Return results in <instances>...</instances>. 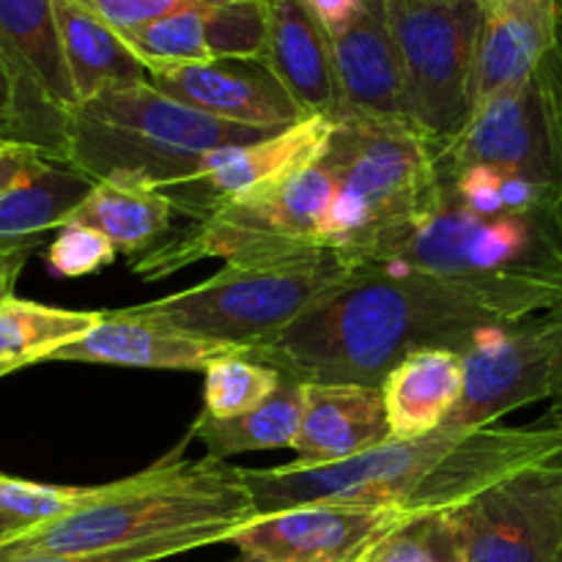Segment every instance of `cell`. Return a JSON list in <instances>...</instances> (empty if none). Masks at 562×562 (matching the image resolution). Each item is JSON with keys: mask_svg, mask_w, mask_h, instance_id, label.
<instances>
[{"mask_svg": "<svg viewBox=\"0 0 562 562\" xmlns=\"http://www.w3.org/2000/svg\"><path fill=\"white\" fill-rule=\"evenodd\" d=\"M203 415L239 417L258 409L283 384V373L247 355H228L206 368Z\"/></svg>", "mask_w": 562, "mask_h": 562, "instance_id": "cell-29", "label": "cell"}, {"mask_svg": "<svg viewBox=\"0 0 562 562\" xmlns=\"http://www.w3.org/2000/svg\"><path fill=\"white\" fill-rule=\"evenodd\" d=\"M31 250L33 247H20V250H11L5 252V256H0V302L14 296V283L16 278H20L22 269H25Z\"/></svg>", "mask_w": 562, "mask_h": 562, "instance_id": "cell-39", "label": "cell"}, {"mask_svg": "<svg viewBox=\"0 0 562 562\" xmlns=\"http://www.w3.org/2000/svg\"><path fill=\"white\" fill-rule=\"evenodd\" d=\"M333 195V176L318 159L278 184L247 192L192 220L173 239L135 256L130 269L143 280H162L206 258L236 263L327 250L324 225Z\"/></svg>", "mask_w": 562, "mask_h": 562, "instance_id": "cell-8", "label": "cell"}, {"mask_svg": "<svg viewBox=\"0 0 562 562\" xmlns=\"http://www.w3.org/2000/svg\"><path fill=\"white\" fill-rule=\"evenodd\" d=\"M0 135L16 140V88L3 53H0Z\"/></svg>", "mask_w": 562, "mask_h": 562, "instance_id": "cell-38", "label": "cell"}, {"mask_svg": "<svg viewBox=\"0 0 562 562\" xmlns=\"http://www.w3.org/2000/svg\"><path fill=\"white\" fill-rule=\"evenodd\" d=\"M97 181L69 165L53 162L36 179L0 195V245L36 247L42 234L69 223Z\"/></svg>", "mask_w": 562, "mask_h": 562, "instance_id": "cell-26", "label": "cell"}, {"mask_svg": "<svg viewBox=\"0 0 562 562\" xmlns=\"http://www.w3.org/2000/svg\"><path fill=\"white\" fill-rule=\"evenodd\" d=\"M562 456V426H488L439 431L420 439H390L368 453L327 467L241 470L256 516L300 505H379L409 516L439 514L470 503L525 467Z\"/></svg>", "mask_w": 562, "mask_h": 562, "instance_id": "cell-2", "label": "cell"}, {"mask_svg": "<svg viewBox=\"0 0 562 562\" xmlns=\"http://www.w3.org/2000/svg\"><path fill=\"white\" fill-rule=\"evenodd\" d=\"M104 311H64L9 296L0 302V376L47 362L58 349L97 327Z\"/></svg>", "mask_w": 562, "mask_h": 562, "instance_id": "cell-27", "label": "cell"}, {"mask_svg": "<svg viewBox=\"0 0 562 562\" xmlns=\"http://www.w3.org/2000/svg\"><path fill=\"white\" fill-rule=\"evenodd\" d=\"M453 516L464 562H554L562 547V456L514 472Z\"/></svg>", "mask_w": 562, "mask_h": 562, "instance_id": "cell-13", "label": "cell"}, {"mask_svg": "<svg viewBox=\"0 0 562 562\" xmlns=\"http://www.w3.org/2000/svg\"><path fill=\"white\" fill-rule=\"evenodd\" d=\"M305 3L311 5L313 16L322 22L324 31L338 33L357 20L366 0H305Z\"/></svg>", "mask_w": 562, "mask_h": 562, "instance_id": "cell-37", "label": "cell"}, {"mask_svg": "<svg viewBox=\"0 0 562 562\" xmlns=\"http://www.w3.org/2000/svg\"><path fill=\"white\" fill-rule=\"evenodd\" d=\"M119 250L97 228L80 223L60 225L53 245L47 247V267L58 278H86L115 261Z\"/></svg>", "mask_w": 562, "mask_h": 562, "instance_id": "cell-34", "label": "cell"}, {"mask_svg": "<svg viewBox=\"0 0 562 562\" xmlns=\"http://www.w3.org/2000/svg\"><path fill=\"white\" fill-rule=\"evenodd\" d=\"M0 53L16 88V140L66 165L69 124L80 99L53 0H0Z\"/></svg>", "mask_w": 562, "mask_h": 562, "instance_id": "cell-11", "label": "cell"}, {"mask_svg": "<svg viewBox=\"0 0 562 562\" xmlns=\"http://www.w3.org/2000/svg\"><path fill=\"white\" fill-rule=\"evenodd\" d=\"M406 519V510L379 505H300L256 516L231 543L258 562H349Z\"/></svg>", "mask_w": 562, "mask_h": 562, "instance_id": "cell-14", "label": "cell"}, {"mask_svg": "<svg viewBox=\"0 0 562 562\" xmlns=\"http://www.w3.org/2000/svg\"><path fill=\"white\" fill-rule=\"evenodd\" d=\"M228 562H258V560H250V558H245V554H241L239 560H228Z\"/></svg>", "mask_w": 562, "mask_h": 562, "instance_id": "cell-44", "label": "cell"}, {"mask_svg": "<svg viewBox=\"0 0 562 562\" xmlns=\"http://www.w3.org/2000/svg\"><path fill=\"white\" fill-rule=\"evenodd\" d=\"M22 245H0V256H5V252H11V250H20Z\"/></svg>", "mask_w": 562, "mask_h": 562, "instance_id": "cell-42", "label": "cell"}, {"mask_svg": "<svg viewBox=\"0 0 562 562\" xmlns=\"http://www.w3.org/2000/svg\"><path fill=\"white\" fill-rule=\"evenodd\" d=\"M173 214V203L157 184L140 176H110L93 184L69 223L97 228L115 250L135 258L168 236Z\"/></svg>", "mask_w": 562, "mask_h": 562, "instance_id": "cell-23", "label": "cell"}, {"mask_svg": "<svg viewBox=\"0 0 562 562\" xmlns=\"http://www.w3.org/2000/svg\"><path fill=\"white\" fill-rule=\"evenodd\" d=\"M554 562H562V547H560V552H558V560H554Z\"/></svg>", "mask_w": 562, "mask_h": 562, "instance_id": "cell-45", "label": "cell"}, {"mask_svg": "<svg viewBox=\"0 0 562 562\" xmlns=\"http://www.w3.org/2000/svg\"><path fill=\"white\" fill-rule=\"evenodd\" d=\"M269 42L263 64L305 115L344 119L333 47L305 0H267Z\"/></svg>", "mask_w": 562, "mask_h": 562, "instance_id": "cell-21", "label": "cell"}, {"mask_svg": "<svg viewBox=\"0 0 562 562\" xmlns=\"http://www.w3.org/2000/svg\"><path fill=\"white\" fill-rule=\"evenodd\" d=\"M412 124L442 151L475 110L486 0H387Z\"/></svg>", "mask_w": 562, "mask_h": 562, "instance_id": "cell-9", "label": "cell"}, {"mask_svg": "<svg viewBox=\"0 0 562 562\" xmlns=\"http://www.w3.org/2000/svg\"><path fill=\"white\" fill-rule=\"evenodd\" d=\"M27 530H31V527H27L25 521L14 519V516H9V514H3V510H0V543L11 541V538L22 536V532H27Z\"/></svg>", "mask_w": 562, "mask_h": 562, "instance_id": "cell-40", "label": "cell"}, {"mask_svg": "<svg viewBox=\"0 0 562 562\" xmlns=\"http://www.w3.org/2000/svg\"><path fill=\"white\" fill-rule=\"evenodd\" d=\"M514 324L481 296L417 272L355 269L300 322L247 357L305 384L382 387L387 373L420 349L464 355Z\"/></svg>", "mask_w": 562, "mask_h": 562, "instance_id": "cell-1", "label": "cell"}, {"mask_svg": "<svg viewBox=\"0 0 562 562\" xmlns=\"http://www.w3.org/2000/svg\"><path fill=\"white\" fill-rule=\"evenodd\" d=\"M382 387L305 384V412L291 464L327 467L390 442Z\"/></svg>", "mask_w": 562, "mask_h": 562, "instance_id": "cell-19", "label": "cell"}, {"mask_svg": "<svg viewBox=\"0 0 562 562\" xmlns=\"http://www.w3.org/2000/svg\"><path fill=\"white\" fill-rule=\"evenodd\" d=\"M464 393V357L453 349H420L382 382L390 437L420 439L439 431Z\"/></svg>", "mask_w": 562, "mask_h": 562, "instance_id": "cell-22", "label": "cell"}, {"mask_svg": "<svg viewBox=\"0 0 562 562\" xmlns=\"http://www.w3.org/2000/svg\"><path fill=\"white\" fill-rule=\"evenodd\" d=\"M99 488L102 486H53V483L22 481L0 472V510L25 521L27 527H36L77 510L97 497Z\"/></svg>", "mask_w": 562, "mask_h": 562, "instance_id": "cell-32", "label": "cell"}, {"mask_svg": "<svg viewBox=\"0 0 562 562\" xmlns=\"http://www.w3.org/2000/svg\"><path fill=\"white\" fill-rule=\"evenodd\" d=\"M55 159L47 154L38 151L36 146L27 143L11 140V137L0 135V195L14 187L25 184V181L36 179L44 168H49Z\"/></svg>", "mask_w": 562, "mask_h": 562, "instance_id": "cell-36", "label": "cell"}, {"mask_svg": "<svg viewBox=\"0 0 562 562\" xmlns=\"http://www.w3.org/2000/svg\"><path fill=\"white\" fill-rule=\"evenodd\" d=\"M355 269L428 274L481 296L508 322L543 316L562 305V198L472 212L437 192L417 223L382 241Z\"/></svg>", "mask_w": 562, "mask_h": 562, "instance_id": "cell-3", "label": "cell"}, {"mask_svg": "<svg viewBox=\"0 0 562 562\" xmlns=\"http://www.w3.org/2000/svg\"><path fill=\"white\" fill-rule=\"evenodd\" d=\"M256 505L239 467L201 459L159 461L140 475L104 483L71 514L0 543V562L42 554H91L214 525H247Z\"/></svg>", "mask_w": 562, "mask_h": 562, "instance_id": "cell-4", "label": "cell"}, {"mask_svg": "<svg viewBox=\"0 0 562 562\" xmlns=\"http://www.w3.org/2000/svg\"><path fill=\"white\" fill-rule=\"evenodd\" d=\"M368 549H371V547H368ZM368 549H366V552H362V554H357V558H355V560H349V562H366V554H368Z\"/></svg>", "mask_w": 562, "mask_h": 562, "instance_id": "cell-43", "label": "cell"}, {"mask_svg": "<svg viewBox=\"0 0 562 562\" xmlns=\"http://www.w3.org/2000/svg\"><path fill=\"white\" fill-rule=\"evenodd\" d=\"M439 148L404 121L346 115L335 121L322 165L335 195L324 247L349 269L401 234L437 201Z\"/></svg>", "mask_w": 562, "mask_h": 562, "instance_id": "cell-6", "label": "cell"}, {"mask_svg": "<svg viewBox=\"0 0 562 562\" xmlns=\"http://www.w3.org/2000/svg\"><path fill=\"white\" fill-rule=\"evenodd\" d=\"M93 14L102 16L115 31H135V27L148 25L154 20L176 14L187 9H212V5L225 3V0H82Z\"/></svg>", "mask_w": 562, "mask_h": 562, "instance_id": "cell-35", "label": "cell"}, {"mask_svg": "<svg viewBox=\"0 0 562 562\" xmlns=\"http://www.w3.org/2000/svg\"><path fill=\"white\" fill-rule=\"evenodd\" d=\"M53 9L80 104L108 88L148 80L146 66L137 60L124 36L82 0H53Z\"/></svg>", "mask_w": 562, "mask_h": 562, "instance_id": "cell-24", "label": "cell"}, {"mask_svg": "<svg viewBox=\"0 0 562 562\" xmlns=\"http://www.w3.org/2000/svg\"><path fill=\"white\" fill-rule=\"evenodd\" d=\"M461 357L464 393L442 428H488L514 409L552 401L562 360V324L552 313L505 324Z\"/></svg>", "mask_w": 562, "mask_h": 562, "instance_id": "cell-12", "label": "cell"}, {"mask_svg": "<svg viewBox=\"0 0 562 562\" xmlns=\"http://www.w3.org/2000/svg\"><path fill=\"white\" fill-rule=\"evenodd\" d=\"M327 36L344 119L366 115L412 124L398 49L387 20V0H366L351 25Z\"/></svg>", "mask_w": 562, "mask_h": 562, "instance_id": "cell-17", "label": "cell"}, {"mask_svg": "<svg viewBox=\"0 0 562 562\" xmlns=\"http://www.w3.org/2000/svg\"><path fill=\"white\" fill-rule=\"evenodd\" d=\"M121 36L137 55V60L146 66L148 75L214 60L206 42V11L203 9L176 11L135 31H124Z\"/></svg>", "mask_w": 562, "mask_h": 562, "instance_id": "cell-28", "label": "cell"}, {"mask_svg": "<svg viewBox=\"0 0 562 562\" xmlns=\"http://www.w3.org/2000/svg\"><path fill=\"white\" fill-rule=\"evenodd\" d=\"M562 47V0H486L475 104L530 77Z\"/></svg>", "mask_w": 562, "mask_h": 562, "instance_id": "cell-20", "label": "cell"}, {"mask_svg": "<svg viewBox=\"0 0 562 562\" xmlns=\"http://www.w3.org/2000/svg\"><path fill=\"white\" fill-rule=\"evenodd\" d=\"M267 135L274 130L214 119L143 80L108 88L75 110L66 165L91 181L140 176L168 192L195 179L217 148Z\"/></svg>", "mask_w": 562, "mask_h": 562, "instance_id": "cell-5", "label": "cell"}, {"mask_svg": "<svg viewBox=\"0 0 562 562\" xmlns=\"http://www.w3.org/2000/svg\"><path fill=\"white\" fill-rule=\"evenodd\" d=\"M366 562H464L453 510L409 516L368 549Z\"/></svg>", "mask_w": 562, "mask_h": 562, "instance_id": "cell-30", "label": "cell"}, {"mask_svg": "<svg viewBox=\"0 0 562 562\" xmlns=\"http://www.w3.org/2000/svg\"><path fill=\"white\" fill-rule=\"evenodd\" d=\"M349 274L333 250L236 261L192 289L124 307V313L250 351L300 322Z\"/></svg>", "mask_w": 562, "mask_h": 562, "instance_id": "cell-7", "label": "cell"}, {"mask_svg": "<svg viewBox=\"0 0 562 562\" xmlns=\"http://www.w3.org/2000/svg\"><path fill=\"white\" fill-rule=\"evenodd\" d=\"M206 42L214 60H263L269 42V3L225 0L206 9Z\"/></svg>", "mask_w": 562, "mask_h": 562, "instance_id": "cell-31", "label": "cell"}, {"mask_svg": "<svg viewBox=\"0 0 562 562\" xmlns=\"http://www.w3.org/2000/svg\"><path fill=\"white\" fill-rule=\"evenodd\" d=\"M148 82L168 97L241 126L285 130L307 119L263 60H212L154 71Z\"/></svg>", "mask_w": 562, "mask_h": 562, "instance_id": "cell-16", "label": "cell"}, {"mask_svg": "<svg viewBox=\"0 0 562 562\" xmlns=\"http://www.w3.org/2000/svg\"><path fill=\"white\" fill-rule=\"evenodd\" d=\"M241 525H214V527H195V530L170 532V536L151 538V541L130 543V547L104 549V552L91 554H42V558H20L9 562H159L173 554L192 552V549L214 547V543L231 541Z\"/></svg>", "mask_w": 562, "mask_h": 562, "instance_id": "cell-33", "label": "cell"}, {"mask_svg": "<svg viewBox=\"0 0 562 562\" xmlns=\"http://www.w3.org/2000/svg\"><path fill=\"white\" fill-rule=\"evenodd\" d=\"M305 412V382L283 376V384L258 409L239 417L201 415L190 437L206 448L209 459L225 461L252 450L294 448Z\"/></svg>", "mask_w": 562, "mask_h": 562, "instance_id": "cell-25", "label": "cell"}, {"mask_svg": "<svg viewBox=\"0 0 562 562\" xmlns=\"http://www.w3.org/2000/svg\"><path fill=\"white\" fill-rule=\"evenodd\" d=\"M228 355H247V351L217 340L195 338L146 318H132L124 311H104V318L97 327L66 344L49 360L148 368V371H206L214 360Z\"/></svg>", "mask_w": 562, "mask_h": 562, "instance_id": "cell-18", "label": "cell"}, {"mask_svg": "<svg viewBox=\"0 0 562 562\" xmlns=\"http://www.w3.org/2000/svg\"><path fill=\"white\" fill-rule=\"evenodd\" d=\"M439 157L562 190V47L530 77L477 102L464 130Z\"/></svg>", "mask_w": 562, "mask_h": 562, "instance_id": "cell-10", "label": "cell"}, {"mask_svg": "<svg viewBox=\"0 0 562 562\" xmlns=\"http://www.w3.org/2000/svg\"><path fill=\"white\" fill-rule=\"evenodd\" d=\"M333 130V119L307 115V119L296 121L274 135L261 137V140L247 143V146L217 148L209 154L206 165L195 179L173 187L165 195L170 198L176 212L187 214L190 220H201L234 198L278 184V181L316 165L327 151Z\"/></svg>", "mask_w": 562, "mask_h": 562, "instance_id": "cell-15", "label": "cell"}, {"mask_svg": "<svg viewBox=\"0 0 562 562\" xmlns=\"http://www.w3.org/2000/svg\"><path fill=\"white\" fill-rule=\"evenodd\" d=\"M552 316L562 324V305L558 311H552ZM549 420L562 426V360H560V373H558V387H554V395H552V412H549Z\"/></svg>", "mask_w": 562, "mask_h": 562, "instance_id": "cell-41", "label": "cell"}]
</instances>
